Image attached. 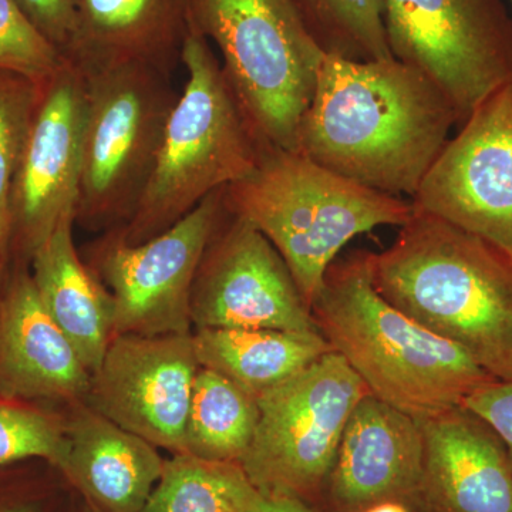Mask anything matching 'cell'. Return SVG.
I'll return each instance as SVG.
<instances>
[{"label": "cell", "mask_w": 512, "mask_h": 512, "mask_svg": "<svg viewBox=\"0 0 512 512\" xmlns=\"http://www.w3.org/2000/svg\"><path fill=\"white\" fill-rule=\"evenodd\" d=\"M42 84L0 69V259H10V195Z\"/></svg>", "instance_id": "cb8c5ba5"}, {"label": "cell", "mask_w": 512, "mask_h": 512, "mask_svg": "<svg viewBox=\"0 0 512 512\" xmlns=\"http://www.w3.org/2000/svg\"><path fill=\"white\" fill-rule=\"evenodd\" d=\"M188 32V0H76L66 57L82 72L144 64L173 74Z\"/></svg>", "instance_id": "d6986e66"}, {"label": "cell", "mask_w": 512, "mask_h": 512, "mask_svg": "<svg viewBox=\"0 0 512 512\" xmlns=\"http://www.w3.org/2000/svg\"><path fill=\"white\" fill-rule=\"evenodd\" d=\"M200 367L192 333L116 335L92 373L84 402L153 446L184 454L185 424Z\"/></svg>", "instance_id": "5bb4252c"}, {"label": "cell", "mask_w": 512, "mask_h": 512, "mask_svg": "<svg viewBox=\"0 0 512 512\" xmlns=\"http://www.w3.org/2000/svg\"><path fill=\"white\" fill-rule=\"evenodd\" d=\"M490 424L507 448L512 464V380H493L461 403Z\"/></svg>", "instance_id": "83f0119b"}, {"label": "cell", "mask_w": 512, "mask_h": 512, "mask_svg": "<svg viewBox=\"0 0 512 512\" xmlns=\"http://www.w3.org/2000/svg\"><path fill=\"white\" fill-rule=\"evenodd\" d=\"M190 316L195 330L319 332L274 245L228 210L198 266Z\"/></svg>", "instance_id": "4fadbf2b"}, {"label": "cell", "mask_w": 512, "mask_h": 512, "mask_svg": "<svg viewBox=\"0 0 512 512\" xmlns=\"http://www.w3.org/2000/svg\"><path fill=\"white\" fill-rule=\"evenodd\" d=\"M187 82L156 168L131 220L114 229L130 245L163 234L208 195L255 170L262 147L222 72L211 43L190 28L181 52Z\"/></svg>", "instance_id": "5b68a950"}, {"label": "cell", "mask_w": 512, "mask_h": 512, "mask_svg": "<svg viewBox=\"0 0 512 512\" xmlns=\"http://www.w3.org/2000/svg\"><path fill=\"white\" fill-rule=\"evenodd\" d=\"M92 373L46 311L28 265L16 262L0 298V397L84 402Z\"/></svg>", "instance_id": "e0dca14e"}, {"label": "cell", "mask_w": 512, "mask_h": 512, "mask_svg": "<svg viewBox=\"0 0 512 512\" xmlns=\"http://www.w3.org/2000/svg\"><path fill=\"white\" fill-rule=\"evenodd\" d=\"M228 491L237 512H320L298 498L261 493L235 463L228 467Z\"/></svg>", "instance_id": "4dcf8cb0"}, {"label": "cell", "mask_w": 512, "mask_h": 512, "mask_svg": "<svg viewBox=\"0 0 512 512\" xmlns=\"http://www.w3.org/2000/svg\"><path fill=\"white\" fill-rule=\"evenodd\" d=\"M258 417L255 396L201 366L192 386L184 454L211 463L239 464L254 439Z\"/></svg>", "instance_id": "7402d4cb"}, {"label": "cell", "mask_w": 512, "mask_h": 512, "mask_svg": "<svg viewBox=\"0 0 512 512\" xmlns=\"http://www.w3.org/2000/svg\"><path fill=\"white\" fill-rule=\"evenodd\" d=\"M412 202L512 259V77L474 107Z\"/></svg>", "instance_id": "7c38bea8"}, {"label": "cell", "mask_w": 512, "mask_h": 512, "mask_svg": "<svg viewBox=\"0 0 512 512\" xmlns=\"http://www.w3.org/2000/svg\"><path fill=\"white\" fill-rule=\"evenodd\" d=\"M28 463L0 466V512H43L45 485Z\"/></svg>", "instance_id": "f546056e"}, {"label": "cell", "mask_w": 512, "mask_h": 512, "mask_svg": "<svg viewBox=\"0 0 512 512\" xmlns=\"http://www.w3.org/2000/svg\"><path fill=\"white\" fill-rule=\"evenodd\" d=\"M424 446L416 417L367 394L349 417L322 504L328 512H363L400 501L416 512Z\"/></svg>", "instance_id": "9a60e30c"}, {"label": "cell", "mask_w": 512, "mask_h": 512, "mask_svg": "<svg viewBox=\"0 0 512 512\" xmlns=\"http://www.w3.org/2000/svg\"><path fill=\"white\" fill-rule=\"evenodd\" d=\"M225 207L272 245L311 308L326 272L357 235L412 218L414 205L333 173L292 150L265 148L244 180L224 188Z\"/></svg>", "instance_id": "277c9868"}, {"label": "cell", "mask_w": 512, "mask_h": 512, "mask_svg": "<svg viewBox=\"0 0 512 512\" xmlns=\"http://www.w3.org/2000/svg\"><path fill=\"white\" fill-rule=\"evenodd\" d=\"M363 512H414L412 507L409 505L400 503V501H383V503H377L372 507L367 508Z\"/></svg>", "instance_id": "1f68e13d"}, {"label": "cell", "mask_w": 512, "mask_h": 512, "mask_svg": "<svg viewBox=\"0 0 512 512\" xmlns=\"http://www.w3.org/2000/svg\"><path fill=\"white\" fill-rule=\"evenodd\" d=\"M454 126V104L413 66L325 55L295 151L357 184L413 200Z\"/></svg>", "instance_id": "6da1fadb"}, {"label": "cell", "mask_w": 512, "mask_h": 512, "mask_svg": "<svg viewBox=\"0 0 512 512\" xmlns=\"http://www.w3.org/2000/svg\"><path fill=\"white\" fill-rule=\"evenodd\" d=\"M225 214L221 188L150 241L130 245L109 231L86 248L84 264L113 302L114 336L192 333V285Z\"/></svg>", "instance_id": "9c48e42d"}, {"label": "cell", "mask_w": 512, "mask_h": 512, "mask_svg": "<svg viewBox=\"0 0 512 512\" xmlns=\"http://www.w3.org/2000/svg\"><path fill=\"white\" fill-rule=\"evenodd\" d=\"M82 73L86 119L74 224L104 234L123 228L136 212L180 93L173 74L144 64Z\"/></svg>", "instance_id": "52a82bcc"}, {"label": "cell", "mask_w": 512, "mask_h": 512, "mask_svg": "<svg viewBox=\"0 0 512 512\" xmlns=\"http://www.w3.org/2000/svg\"><path fill=\"white\" fill-rule=\"evenodd\" d=\"M377 292L497 380H512V259L414 207L396 241L369 252Z\"/></svg>", "instance_id": "7a4b0ae2"}, {"label": "cell", "mask_w": 512, "mask_h": 512, "mask_svg": "<svg viewBox=\"0 0 512 512\" xmlns=\"http://www.w3.org/2000/svg\"><path fill=\"white\" fill-rule=\"evenodd\" d=\"M66 60L30 22L16 0H0V69L45 83Z\"/></svg>", "instance_id": "4316f807"}, {"label": "cell", "mask_w": 512, "mask_h": 512, "mask_svg": "<svg viewBox=\"0 0 512 512\" xmlns=\"http://www.w3.org/2000/svg\"><path fill=\"white\" fill-rule=\"evenodd\" d=\"M73 225L64 222L37 249L30 272L46 311L94 373L114 338L113 302L80 258Z\"/></svg>", "instance_id": "ffe728a7"}, {"label": "cell", "mask_w": 512, "mask_h": 512, "mask_svg": "<svg viewBox=\"0 0 512 512\" xmlns=\"http://www.w3.org/2000/svg\"><path fill=\"white\" fill-rule=\"evenodd\" d=\"M86 80L69 59L42 84L10 195V255L28 264L74 222L82 180Z\"/></svg>", "instance_id": "8fae6325"}, {"label": "cell", "mask_w": 512, "mask_h": 512, "mask_svg": "<svg viewBox=\"0 0 512 512\" xmlns=\"http://www.w3.org/2000/svg\"><path fill=\"white\" fill-rule=\"evenodd\" d=\"M292 2L326 56L352 62L393 59L384 26L383 0Z\"/></svg>", "instance_id": "603a6c76"}, {"label": "cell", "mask_w": 512, "mask_h": 512, "mask_svg": "<svg viewBox=\"0 0 512 512\" xmlns=\"http://www.w3.org/2000/svg\"><path fill=\"white\" fill-rule=\"evenodd\" d=\"M30 22L66 56L76 30V0H16Z\"/></svg>", "instance_id": "f1b7e54d"}, {"label": "cell", "mask_w": 512, "mask_h": 512, "mask_svg": "<svg viewBox=\"0 0 512 512\" xmlns=\"http://www.w3.org/2000/svg\"><path fill=\"white\" fill-rule=\"evenodd\" d=\"M511 5H512V0H511Z\"/></svg>", "instance_id": "836d02e7"}, {"label": "cell", "mask_w": 512, "mask_h": 512, "mask_svg": "<svg viewBox=\"0 0 512 512\" xmlns=\"http://www.w3.org/2000/svg\"><path fill=\"white\" fill-rule=\"evenodd\" d=\"M67 450L59 471L97 512H140L163 474L157 447L86 402L64 417Z\"/></svg>", "instance_id": "ac0fdd59"}, {"label": "cell", "mask_w": 512, "mask_h": 512, "mask_svg": "<svg viewBox=\"0 0 512 512\" xmlns=\"http://www.w3.org/2000/svg\"><path fill=\"white\" fill-rule=\"evenodd\" d=\"M6 274H8V264L0 259V298H2L3 286H5Z\"/></svg>", "instance_id": "d6a6232c"}, {"label": "cell", "mask_w": 512, "mask_h": 512, "mask_svg": "<svg viewBox=\"0 0 512 512\" xmlns=\"http://www.w3.org/2000/svg\"><path fill=\"white\" fill-rule=\"evenodd\" d=\"M423 480L416 512H512V464L487 421L463 404L419 417Z\"/></svg>", "instance_id": "2e32d148"}, {"label": "cell", "mask_w": 512, "mask_h": 512, "mask_svg": "<svg viewBox=\"0 0 512 512\" xmlns=\"http://www.w3.org/2000/svg\"><path fill=\"white\" fill-rule=\"evenodd\" d=\"M312 313L323 338L369 393L416 419L460 406L497 380L463 349L387 302L373 285L367 251L330 265Z\"/></svg>", "instance_id": "3957f363"}, {"label": "cell", "mask_w": 512, "mask_h": 512, "mask_svg": "<svg viewBox=\"0 0 512 512\" xmlns=\"http://www.w3.org/2000/svg\"><path fill=\"white\" fill-rule=\"evenodd\" d=\"M394 59L430 77L460 126L512 77V15L504 0H383Z\"/></svg>", "instance_id": "30bf717a"}, {"label": "cell", "mask_w": 512, "mask_h": 512, "mask_svg": "<svg viewBox=\"0 0 512 512\" xmlns=\"http://www.w3.org/2000/svg\"><path fill=\"white\" fill-rule=\"evenodd\" d=\"M229 464L173 454L140 512H237L229 497Z\"/></svg>", "instance_id": "d4e9b609"}, {"label": "cell", "mask_w": 512, "mask_h": 512, "mask_svg": "<svg viewBox=\"0 0 512 512\" xmlns=\"http://www.w3.org/2000/svg\"><path fill=\"white\" fill-rule=\"evenodd\" d=\"M188 18L190 28L217 46L225 79L262 150L295 151L325 53L292 0H188Z\"/></svg>", "instance_id": "8992f818"}, {"label": "cell", "mask_w": 512, "mask_h": 512, "mask_svg": "<svg viewBox=\"0 0 512 512\" xmlns=\"http://www.w3.org/2000/svg\"><path fill=\"white\" fill-rule=\"evenodd\" d=\"M202 367L259 396L333 352L322 333L275 329H198L192 333Z\"/></svg>", "instance_id": "44dd1931"}, {"label": "cell", "mask_w": 512, "mask_h": 512, "mask_svg": "<svg viewBox=\"0 0 512 512\" xmlns=\"http://www.w3.org/2000/svg\"><path fill=\"white\" fill-rule=\"evenodd\" d=\"M367 394L365 383L336 352L259 394L254 439L238 464L242 473L261 493L319 507L343 431Z\"/></svg>", "instance_id": "ba28073f"}, {"label": "cell", "mask_w": 512, "mask_h": 512, "mask_svg": "<svg viewBox=\"0 0 512 512\" xmlns=\"http://www.w3.org/2000/svg\"><path fill=\"white\" fill-rule=\"evenodd\" d=\"M66 450L62 414L40 404L0 397V466L43 461L59 470Z\"/></svg>", "instance_id": "484cf974"}]
</instances>
